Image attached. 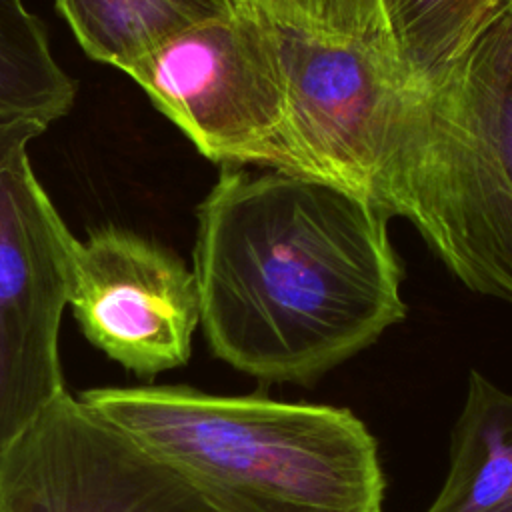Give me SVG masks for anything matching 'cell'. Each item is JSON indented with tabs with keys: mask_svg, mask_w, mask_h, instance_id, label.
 <instances>
[{
	"mask_svg": "<svg viewBox=\"0 0 512 512\" xmlns=\"http://www.w3.org/2000/svg\"><path fill=\"white\" fill-rule=\"evenodd\" d=\"M388 212L338 184L224 166L198 208L210 350L260 382L316 386L406 318Z\"/></svg>",
	"mask_w": 512,
	"mask_h": 512,
	"instance_id": "obj_1",
	"label": "cell"
},
{
	"mask_svg": "<svg viewBox=\"0 0 512 512\" xmlns=\"http://www.w3.org/2000/svg\"><path fill=\"white\" fill-rule=\"evenodd\" d=\"M78 398L224 512H382L378 442L350 408L156 384Z\"/></svg>",
	"mask_w": 512,
	"mask_h": 512,
	"instance_id": "obj_2",
	"label": "cell"
},
{
	"mask_svg": "<svg viewBox=\"0 0 512 512\" xmlns=\"http://www.w3.org/2000/svg\"><path fill=\"white\" fill-rule=\"evenodd\" d=\"M470 290L512 304V0L408 90L380 196Z\"/></svg>",
	"mask_w": 512,
	"mask_h": 512,
	"instance_id": "obj_3",
	"label": "cell"
},
{
	"mask_svg": "<svg viewBox=\"0 0 512 512\" xmlns=\"http://www.w3.org/2000/svg\"><path fill=\"white\" fill-rule=\"evenodd\" d=\"M46 128L0 126V450L66 390L58 332L80 242L30 164Z\"/></svg>",
	"mask_w": 512,
	"mask_h": 512,
	"instance_id": "obj_4",
	"label": "cell"
},
{
	"mask_svg": "<svg viewBox=\"0 0 512 512\" xmlns=\"http://www.w3.org/2000/svg\"><path fill=\"white\" fill-rule=\"evenodd\" d=\"M200 154L276 168L286 124L282 30L246 4L170 38L124 70Z\"/></svg>",
	"mask_w": 512,
	"mask_h": 512,
	"instance_id": "obj_5",
	"label": "cell"
},
{
	"mask_svg": "<svg viewBox=\"0 0 512 512\" xmlns=\"http://www.w3.org/2000/svg\"><path fill=\"white\" fill-rule=\"evenodd\" d=\"M282 50L286 124L274 170L338 184L380 206L410 90L382 40L328 42L282 30Z\"/></svg>",
	"mask_w": 512,
	"mask_h": 512,
	"instance_id": "obj_6",
	"label": "cell"
},
{
	"mask_svg": "<svg viewBox=\"0 0 512 512\" xmlns=\"http://www.w3.org/2000/svg\"><path fill=\"white\" fill-rule=\"evenodd\" d=\"M0 512H224L68 390L0 450Z\"/></svg>",
	"mask_w": 512,
	"mask_h": 512,
	"instance_id": "obj_7",
	"label": "cell"
},
{
	"mask_svg": "<svg viewBox=\"0 0 512 512\" xmlns=\"http://www.w3.org/2000/svg\"><path fill=\"white\" fill-rule=\"evenodd\" d=\"M68 304L96 348L148 378L188 362L200 324L194 272L120 228L96 230L80 242Z\"/></svg>",
	"mask_w": 512,
	"mask_h": 512,
	"instance_id": "obj_8",
	"label": "cell"
},
{
	"mask_svg": "<svg viewBox=\"0 0 512 512\" xmlns=\"http://www.w3.org/2000/svg\"><path fill=\"white\" fill-rule=\"evenodd\" d=\"M426 512H512V394L470 370L446 480Z\"/></svg>",
	"mask_w": 512,
	"mask_h": 512,
	"instance_id": "obj_9",
	"label": "cell"
},
{
	"mask_svg": "<svg viewBox=\"0 0 512 512\" xmlns=\"http://www.w3.org/2000/svg\"><path fill=\"white\" fill-rule=\"evenodd\" d=\"M238 0H56L82 50L122 72L198 24L228 16Z\"/></svg>",
	"mask_w": 512,
	"mask_h": 512,
	"instance_id": "obj_10",
	"label": "cell"
},
{
	"mask_svg": "<svg viewBox=\"0 0 512 512\" xmlns=\"http://www.w3.org/2000/svg\"><path fill=\"white\" fill-rule=\"evenodd\" d=\"M506 0H380V40L412 88L430 84Z\"/></svg>",
	"mask_w": 512,
	"mask_h": 512,
	"instance_id": "obj_11",
	"label": "cell"
},
{
	"mask_svg": "<svg viewBox=\"0 0 512 512\" xmlns=\"http://www.w3.org/2000/svg\"><path fill=\"white\" fill-rule=\"evenodd\" d=\"M74 98L76 84L54 60L42 22L22 0H0V126H48Z\"/></svg>",
	"mask_w": 512,
	"mask_h": 512,
	"instance_id": "obj_12",
	"label": "cell"
},
{
	"mask_svg": "<svg viewBox=\"0 0 512 512\" xmlns=\"http://www.w3.org/2000/svg\"><path fill=\"white\" fill-rule=\"evenodd\" d=\"M282 30L328 40H380V0H238Z\"/></svg>",
	"mask_w": 512,
	"mask_h": 512,
	"instance_id": "obj_13",
	"label": "cell"
}]
</instances>
